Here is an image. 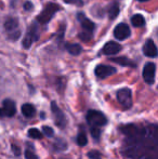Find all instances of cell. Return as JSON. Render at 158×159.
<instances>
[{"label": "cell", "instance_id": "6da1fadb", "mask_svg": "<svg viewBox=\"0 0 158 159\" xmlns=\"http://www.w3.org/2000/svg\"><path fill=\"white\" fill-rule=\"evenodd\" d=\"M124 136L121 153L129 159H158V125H127L119 128Z\"/></svg>", "mask_w": 158, "mask_h": 159}, {"label": "cell", "instance_id": "7a4b0ae2", "mask_svg": "<svg viewBox=\"0 0 158 159\" xmlns=\"http://www.w3.org/2000/svg\"><path fill=\"white\" fill-rule=\"evenodd\" d=\"M78 20L80 21V25H81L82 28V32L79 34V38L82 41L88 42L92 38V34L94 32L95 25L92 21H90V20L84 16V13H79Z\"/></svg>", "mask_w": 158, "mask_h": 159}, {"label": "cell", "instance_id": "3957f363", "mask_svg": "<svg viewBox=\"0 0 158 159\" xmlns=\"http://www.w3.org/2000/svg\"><path fill=\"white\" fill-rule=\"evenodd\" d=\"M60 10H61V8H60L59 4L50 2V3L47 4L43 8V10L40 12V14L38 15V17H37V22H38L39 24H42V25L48 24L49 22H50V20L53 17V15Z\"/></svg>", "mask_w": 158, "mask_h": 159}, {"label": "cell", "instance_id": "277c9868", "mask_svg": "<svg viewBox=\"0 0 158 159\" xmlns=\"http://www.w3.org/2000/svg\"><path fill=\"white\" fill-rule=\"evenodd\" d=\"M4 30L8 35V38L11 40H16L21 36V30L19 26V21L14 17H9L4 22Z\"/></svg>", "mask_w": 158, "mask_h": 159}, {"label": "cell", "instance_id": "5b68a950", "mask_svg": "<svg viewBox=\"0 0 158 159\" xmlns=\"http://www.w3.org/2000/svg\"><path fill=\"white\" fill-rule=\"evenodd\" d=\"M87 122L90 127H103L107 124V118L99 111H89L87 114Z\"/></svg>", "mask_w": 158, "mask_h": 159}, {"label": "cell", "instance_id": "8992f818", "mask_svg": "<svg viewBox=\"0 0 158 159\" xmlns=\"http://www.w3.org/2000/svg\"><path fill=\"white\" fill-rule=\"evenodd\" d=\"M39 38V27L37 23H33L32 25L28 27L27 33H26L25 37L23 39V47L26 49L30 48L32 44L35 41H37Z\"/></svg>", "mask_w": 158, "mask_h": 159}, {"label": "cell", "instance_id": "52a82bcc", "mask_svg": "<svg viewBox=\"0 0 158 159\" xmlns=\"http://www.w3.org/2000/svg\"><path fill=\"white\" fill-rule=\"evenodd\" d=\"M117 100L124 109H129L132 106V93L128 88H122L117 91Z\"/></svg>", "mask_w": 158, "mask_h": 159}, {"label": "cell", "instance_id": "ba28073f", "mask_svg": "<svg viewBox=\"0 0 158 159\" xmlns=\"http://www.w3.org/2000/svg\"><path fill=\"white\" fill-rule=\"evenodd\" d=\"M51 111H52V114L54 116V120H55V124L59 128L63 129L66 126V117H65V114L61 111L57 104L55 102L51 103Z\"/></svg>", "mask_w": 158, "mask_h": 159}, {"label": "cell", "instance_id": "9c48e42d", "mask_svg": "<svg viewBox=\"0 0 158 159\" xmlns=\"http://www.w3.org/2000/svg\"><path fill=\"white\" fill-rule=\"evenodd\" d=\"M15 113H16L15 103L9 98L4 100L2 103V108H0V117H13Z\"/></svg>", "mask_w": 158, "mask_h": 159}, {"label": "cell", "instance_id": "30bf717a", "mask_svg": "<svg viewBox=\"0 0 158 159\" xmlns=\"http://www.w3.org/2000/svg\"><path fill=\"white\" fill-rule=\"evenodd\" d=\"M95 76L100 79H104V78H107L110 76L114 75L116 73V68L113 66H108V65H97L94 69Z\"/></svg>", "mask_w": 158, "mask_h": 159}, {"label": "cell", "instance_id": "8fae6325", "mask_svg": "<svg viewBox=\"0 0 158 159\" xmlns=\"http://www.w3.org/2000/svg\"><path fill=\"white\" fill-rule=\"evenodd\" d=\"M155 74H156V66L154 63H146L143 68V78L146 84H153L155 80Z\"/></svg>", "mask_w": 158, "mask_h": 159}, {"label": "cell", "instance_id": "7c38bea8", "mask_svg": "<svg viewBox=\"0 0 158 159\" xmlns=\"http://www.w3.org/2000/svg\"><path fill=\"white\" fill-rule=\"evenodd\" d=\"M130 35H131L130 27L124 23L118 24L114 30V36L116 37L117 40H124L130 37Z\"/></svg>", "mask_w": 158, "mask_h": 159}, {"label": "cell", "instance_id": "4fadbf2b", "mask_svg": "<svg viewBox=\"0 0 158 159\" xmlns=\"http://www.w3.org/2000/svg\"><path fill=\"white\" fill-rule=\"evenodd\" d=\"M143 53L148 57H156L158 55V50L155 42L152 39H147L143 46Z\"/></svg>", "mask_w": 158, "mask_h": 159}, {"label": "cell", "instance_id": "5bb4252c", "mask_svg": "<svg viewBox=\"0 0 158 159\" xmlns=\"http://www.w3.org/2000/svg\"><path fill=\"white\" fill-rule=\"evenodd\" d=\"M120 50H121V46H120L118 42L110 41L103 47L102 52L106 55H114V54H117Z\"/></svg>", "mask_w": 158, "mask_h": 159}, {"label": "cell", "instance_id": "9a60e30c", "mask_svg": "<svg viewBox=\"0 0 158 159\" xmlns=\"http://www.w3.org/2000/svg\"><path fill=\"white\" fill-rule=\"evenodd\" d=\"M35 113H36V108H35L33 104H29V103L23 104V106H22V114H23L26 118L34 117Z\"/></svg>", "mask_w": 158, "mask_h": 159}, {"label": "cell", "instance_id": "2e32d148", "mask_svg": "<svg viewBox=\"0 0 158 159\" xmlns=\"http://www.w3.org/2000/svg\"><path fill=\"white\" fill-rule=\"evenodd\" d=\"M131 24H132L134 27H142V26L145 25V19H144L143 15L135 14L131 17Z\"/></svg>", "mask_w": 158, "mask_h": 159}, {"label": "cell", "instance_id": "e0dca14e", "mask_svg": "<svg viewBox=\"0 0 158 159\" xmlns=\"http://www.w3.org/2000/svg\"><path fill=\"white\" fill-rule=\"evenodd\" d=\"M107 13H108V16H110L111 20H114L115 17H117L119 13V6L117 2H113L107 9Z\"/></svg>", "mask_w": 158, "mask_h": 159}, {"label": "cell", "instance_id": "ac0fdd59", "mask_svg": "<svg viewBox=\"0 0 158 159\" xmlns=\"http://www.w3.org/2000/svg\"><path fill=\"white\" fill-rule=\"evenodd\" d=\"M65 48L70 54L73 55H78L81 52V47L79 46L78 43H66L65 44Z\"/></svg>", "mask_w": 158, "mask_h": 159}, {"label": "cell", "instance_id": "d6986e66", "mask_svg": "<svg viewBox=\"0 0 158 159\" xmlns=\"http://www.w3.org/2000/svg\"><path fill=\"white\" fill-rule=\"evenodd\" d=\"M111 61L116 62V63L122 65V66H131V67L135 66V64L133 62H131L129 59H127V57H113V59H111Z\"/></svg>", "mask_w": 158, "mask_h": 159}, {"label": "cell", "instance_id": "ffe728a7", "mask_svg": "<svg viewBox=\"0 0 158 159\" xmlns=\"http://www.w3.org/2000/svg\"><path fill=\"white\" fill-rule=\"evenodd\" d=\"M28 136L35 139V140H40V139H42V132H40L36 128H32L28 130Z\"/></svg>", "mask_w": 158, "mask_h": 159}, {"label": "cell", "instance_id": "44dd1931", "mask_svg": "<svg viewBox=\"0 0 158 159\" xmlns=\"http://www.w3.org/2000/svg\"><path fill=\"white\" fill-rule=\"evenodd\" d=\"M87 143H88V138H87L86 133L84 131H80L78 136H77V144L79 146H84V145H87Z\"/></svg>", "mask_w": 158, "mask_h": 159}, {"label": "cell", "instance_id": "7402d4cb", "mask_svg": "<svg viewBox=\"0 0 158 159\" xmlns=\"http://www.w3.org/2000/svg\"><path fill=\"white\" fill-rule=\"evenodd\" d=\"M91 135H92L93 139L95 140H99L100 136H101V129L100 128H97V127H91Z\"/></svg>", "mask_w": 158, "mask_h": 159}, {"label": "cell", "instance_id": "603a6c76", "mask_svg": "<svg viewBox=\"0 0 158 159\" xmlns=\"http://www.w3.org/2000/svg\"><path fill=\"white\" fill-rule=\"evenodd\" d=\"M54 146L56 147L57 151H63V149L66 148V143L63 140H56Z\"/></svg>", "mask_w": 158, "mask_h": 159}, {"label": "cell", "instance_id": "cb8c5ba5", "mask_svg": "<svg viewBox=\"0 0 158 159\" xmlns=\"http://www.w3.org/2000/svg\"><path fill=\"white\" fill-rule=\"evenodd\" d=\"M88 157L90 159H101L102 155H101V153L97 151H90L88 153Z\"/></svg>", "mask_w": 158, "mask_h": 159}, {"label": "cell", "instance_id": "d4e9b609", "mask_svg": "<svg viewBox=\"0 0 158 159\" xmlns=\"http://www.w3.org/2000/svg\"><path fill=\"white\" fill-rule=\"evenodd\" d=\"M25 157L26 159H39L38 156L32 151V149H26L25 151Z\"/></svg>", "mask_w": 158, "mask_h": 159}, {"label": "cell", "instance_id": "484cf974", "mask_svg": "<svg viewBox=\"0 0 158 159\" xmlns=\"http://www.w3.org/2000/svg\"><path fill=\"white\" fill-rule=\"evenodd\" d=\"M42 131H43V133L46 134L48 138H51V136H53V129L48 126H43L42 127Z\"/></svg>", "mask_w": 158, "mask_h": 159}, {"label": "cell", "instance_id": "4316f807", "mask_svg": "<svg viewBox=\"0 0 158 159\" xmlns=\"http://www.w3.org/2000/svg\"><path fill=\"white\" fill-rule=\"evenodd\" d=\"M63 1L70 4H76L78 7L82 6V0H63Z\"/></svg>", "mask_w": 158, "mask_h": 159}, {"label": "cell", "instance_id": "83f0119b", "mask_svg": "<svg viewBox=\"0 0 158 159\" xmlns=\"http://www.w3.org/2000/svg\"><path fill=\"white\" fill-rule=\"evenodd\" d=\"M12 152L14 153L15 156H20V155H21V149H20V147L16 146L15 144H12Z\"/></svg>", "mask_w": 158, "mask_h": 159}, {"label": "cell", "instance_id": "f1b7e54d", "mask_svg": "<svg viewBox=\"0 0 158 159\" xmlns=\"http://www.w3.org/2000/svg\"><path fill=\"white\" fill-rule=\"evenodd\" d=\"M32 7H33V4L28 1L25 2V4H24V9H25V10H32Z\"/></svg>", "mask_w": 158, "mask_h": 159}, {"label": "cell", "instance_id": "f546056e", "mask_svg": "<svg viewBox=\"0 0 158 159\" xmlns=\"http://www.w3.org/2000/svg\"><path fill=\"white\" fill-rule=\"evenodd\" d=\"M139 1H143L144 2V1H148V0H139Z\"/></svg>", "mask_w": 158, "mask_h": 159}]
</instances>
